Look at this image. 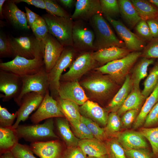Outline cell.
<instances>
[{"label":"cell","mask_w":158,"mask_h":158,"mask_svg":"<svg viewBox=\"0 0 158 158\" xmlns=\"http://www.w3.org/2000/svg\"><path fill=\"white\" fill-rule=\"evenodd\" d=\"M158 83V61L151 69L144 83V88L141 92L146 99L156 87Z\"/></svg>","instance_id":"obj_35"},{"label":"cell","mask_w":158,"mask_h":158,"mask_svg":"<svg viewBox=\"0 0 158 158\" xmlns=\"http://www.w3.org/2000/svg\"><path fill=\"white\" fill-rule=\"evenodd\" d=\"M122 127L121 118L116 112L109 113L107 124L104 128L108 138L113 137L120 132Z\"/></svg>","instance_id":"obj_37"},{"label":"cell","mask_w":158,"mask_h":158,"mask_svg":"<svg viewBox=\"0 0 158 158\" xmlns=\"http://www.w3.org/2000/svg\"><path fill=\"white\" fill-rule=\"evenodd\" d=\"M65 47L56 63L48 73L49 90L51 95L56 99L59 96L60 78L63 71L72 64L75 55L74 49Z\"/></svg>","instance_id":"obj_8"},{"label":"cell","mask_w":158,"mask_h":158,"mask_svg":"<svg viewBox=\"0 0 158 158\" xmlns=\"http://www.w3.org/2000/svg\"><path fill=\"white\" fill-rule=\"evenodd\" d=\"M45 95L35 92H31L25 95L22 98L18 110L15 123L12 126L16 129L21 121L27 120L29 115L37 109L42 101Z\"/></svg>","instance_id":"obj_16"},{"label":"cell","mask_w":158,"mask_h":158,"mask_svg":"<svg viewBox=\"0 0 158 158\" xmlns=\"http://www.w3.org/2000/svg\"><path fill=\"white\" fill-rule=\"evenodd\" d=\"M104 142L108 158H127L124 149L115 138H108Z\"/></svg>","instance_id":"obj_34"},{"label":"cell","mask_w":158,"mask_h":158,"mask_svg":"<svg viewBox=\"0 0 158 158\" xmlns=\"http://www.w3.org/2000/svg\"><path fill=\"white\" fill-rule=\"evenodd\" d=\"M143 127L152 128L158 126V102L147 116Z\"/></svg>","instance_id":"obj_48"},{"label":"cell","mask_w":158,"mask_h":158,"mask_svg":"<svg viewBox=\"0 0 158 158\" xmlns=\"http://www.w3.org/2000/svg\"><path fill=\"white\" fill-rule=\"evenodd\" d=\"M127 158H154L152 152L148 149L124 150Z\"/></svg>","instance_id":"obj_49"},{"label":"cell","mask_w":158,"mask_h":158,"mask_svg":"<svg viewBox=\"0 0 158 158\" xmlns=\"http://www.w3.org/2000/svg\"><path fill=\"white\" fill-rule=\"evenodd\" d=\"M150 142L154 158H158V126L142 127L138 131Z\"/></svg>","instance_id":"obj_36"},{"label":"cell","mask_w":158,"mask_h":158,"mask_svg":"<svg viewBox=\"0 0 158 158\" xmlns=\"http://www.w3.org/2000/svg\"><path fill=\"white\" fill-rule=\"evenodd\" d=\"M55 99L61 111L69 122L80 120L81 116L78 105L72 101L62 99L59 96Z\"/></svg>","instance_id":"obj_32"},{"label":"cell","mask_w":158,"mask_h":158,"mask_svg":"<svg viewBox=\"0 0 158 158\" xmlns=\"http://www.w3.org/2000/svg\"><path fill=\"white\" fill-rule=\"evenodd\" d=\"M146 99L140 89L132 87L130 92L116 112L120 116L129 110L140 109Z\"/></svg>","instance_id":"obj_29"},{"label":"cell","mask_w":158,"mask_h":158,"mask_svg":"<svg viewBox=\"0 0 158 158\" xmlns=\"http://www.w3.org/2000/svg\"><path fill=\"white\" fill-rule=\"evenodd\" d=\"M102 13L105 16L112 17L120 13L118 1L116 0H99Z\"/></svg>","instance_id":"obj_40"},{"label":"cell","mask_w":158,"mask_h":158,"mask_svg":"<svg viewBox=\"0 0 158 158\" xmlns=\"http://www.w3.org/2000/svg\"><path fill=\"white\" fill-rule=\"evenodd\" d=\"M44 66L43 58L28 59L19 56L10 61L0 63V69L11 72L21 77L36 73Z\"/></svg>","instance_id":"obj_7"},{"label":"cell","mask_w":158,"mask_h":158,"mask_svg":"<svg viewBox=\"0 0 158 158\" xmlns=\"http://www.w3.org/2000/svg\"><path fill=\"white\" fill-rule=\"evenodd\" d=\"M55 118L58 133L66 147L78 146L80 140L72 132L68 120L65 117Z\"/></svg>","instance_id":"obj_25"},{"label":"cell","mask_w":158,"mask_h":158,"mask_svg":"<svg viewBox=\"0 0 158 158\" xmlns=\"http://www.w3.org/2000/svg\"><path fill=\"white\" fill-rule=\"evenodd\" d=\"M3 13L4 19L9 25L20 29H30L26 13L20 9L13 0L5 2L3 6Z\"/></svg>","instance_id":"obj_19"},{"label":"cell","mask_w":158,"mask_h":158,"mask_svg":"<svg viewBox=\"0 0 158 158\" xmlns=\"http://www.w3.org/2000/svg\"><path fill=\"white\" fill-rule=\"evenodd\" d=\"M79 110L81 116L92 120L99 125L106 126L108 113L97 103L88 100L79 107Z\"/></svg>","instance_id":"obj_22"},{"label":"cell","mask_w":158,"mask_h":158,"mask_svg":"<svg viewBox=\"0 0 158 158\" xmlns=\"http://www.w3.org/2000/svg\"><path fill=\"white\" fill-rule=\"evenodd\" d=\"M131 52L126 48L112 47L92 52V55L98 63L104 65L123 58Z\"/></svg>","instance_id":"obj_23"},{"label":"cell","mask_w":158,"mask_h":158,"mask_svg":"<svg viewBox=\"0 0 158 158\" xmlns=\"http://www.w3.org/2000/svg\"><path fill=\"white\" fill-rule=\"evenodd\" d=\"M78 146L88 156L101 157L107 155L104 142L95 138L80 140Z\"/></svg>","instance_id":"obj_26"},{"label":"cell","mask_w":158,"mask_h":158,"mask_svg":"<svg viewBox=\"0 0 158 158\" xmlns=\"http://www.w3.org/2000/svg\"><path fill=\"white\" fill-rule=\"evenodd\" d=\"M115 138L124 150L149 149L145 138L138 131L126 130L119 132L113 137Z\"/></svg>","instance_id":"obj_20"},{"label":"cell","mask_w":158,"mask_h":158,"mask_svg":"<svg viewBox=\"0 0 158 158\" xmlns=\"http://www.w3.org/2000/svg\"><path fill=\"white\" fill-rule=\"evenodd\" d=\"M42 17L47 23L49 33L65 47H73L72 33L74 22L71 17L64 18L49 13Z\"/></svg>","instance_id":"obj_6"},{"label":"cell","mask_w":158,"mask_h":158,"mask_svg":"<svg viewBox=\"0 0 158 158\" xmlns=\"http://www.w3.org/2000/svg\"><path fill=\"white\" fill-rule=\"evenodd\" d=\"M12 49L13 59L17 56L28 59L36 58L43 59L44 45L43 41L35 37L29 36L14 37L8 36Z\"/></svg>","instance_id":"obj_5"},{"label":"cell","mask_w":158,"mask_h":158,"mask_svg":"<svg viewBox=\"0 0 158 158\" xmlns=\"http://www.w3.org/2000/svg\"><path fill=\"white\" fill-rule=\"evenodd\" d=\"M140 109L130 110L124 113L121 118L122 127L128 128L134 123L139 112Z\"/></svg>","instance_id":"obj_50"},{"label":"cell","mask_w":158,"mask_h":158,"mask_svg":"<svg viewBox=\"0 0 158 158\" xmlns=\"http://www.w3.org/2000/svg\"><path fill=\"white\" fill-rule=\"evenodd\" d=\"M21 77L11 72L0 69V97L3 102L14 100L20 95L22 89Z\"/></svg>","instance_id":"obj_11"},{"label":"cell","mask_w":158,"mask_h":158,"mask_svg":"<svg viewBox=\"0 0 158 158\" xmlns=\"http://www.w3.org/2000/svg\"><path fill=\"white\" fill-rule=\"evenodd\" d=\"M59 117H65L57 101L50 95L48 90L40 105L30 119L33 124H36L44 120Z\"/></svg>","instance_id":"obj_13"},{"label":"cell","mask_w":158,"mask_h":158,"mask_svg":"<svg viewBox=\"0 0 158 158\" xmlns=\"http://www.w3.org/2000/svg\"><path fill=\"white\" fill-rule=\"evenodd\" d=\"M58 1L65 7L71 8L73 6L75 1L73 0H60Z\"/></svg>","instance_id":"obj_55"},{"label":"cell","mask_w":158,"mask_h":158,"mask_svg":"<svg viewBox=\"0 0 158 158\" xmlns=\"http://www.w3.org/2000/svg\"><path fill=\"white\" fill-rule=\"evenodd\" d=\"M89 23L95 34L94 50L112 47L126 48L124 42L117 37L102 13L93 16Z\"/></svg>","instance_id":"obj_1"},{"label":"cell","mask_w":158,"mask_h":158,"mask_svg":"<svg viewBox=\"0 0 158 158\" xmlns=\"http://www.w3.org/2000/svg\"><path fill=\"white\" fill-rule=\"evenodd\" d=\"M0 158H17L11 151H9L0 154Z\"/></svg>","instance_id":"obj_56"},{"label":"cell","mask_w":158,"mask_h":158,"mask_svg":"<svg viewBox=\"0 0 158 158\" xmlns=\"http://www.w3.org/2000/svg\"><path fill=\"white\" fill-rule=\"evenodd\" d=\"M13 1L16 4L23 2L29 5H32L38 8L46 9L44 0H13Z\"/></svg>","instance_id":"obj_52"},{"label":"cell","mask_w":158,"mask_h":158,"mask_svg":"<svg viewBox=\"0 0 158 158\" xmlns=\"http://www.w3.org/2000/svg\"><path fill=\"white\" fill-rule=\"evenodd\" d=\"M140 57L158 59V38H153L148 42L143 50Z\"/></svg>","instance_id":"obj_43"},{"label":"cell","mask_w":158,"mask_h":158,"mask_svg":"<svg viewBox=\"0 0 158 158\" xmlns=\"http://www.w3.org/2000/svg\"><path fill=\"white\" fill-rule=\"evenodd\" d=\"M21 78L23 83L21 91L18 97L14 100L19 106L22 98L26 94L35 92L45 95L49 90L48 73L45 66L36 73Z\"/></svg>","instance_id":"obj_9"},{"label":"cell","mask_w":158,"mask_h":158,"mask_svg":"<svg viewBox=\"0 0 158 158\" xmlns=\"http://www.w3.org/2000/svg\"><path fill=\"white\" fill-rule=\"evenodd\" d=\"M105 16L123 41L126 49L132 52L143 50L146 46L145 41L132 32L120 21L108 16Z\"/></svg>","instance_id":"obj_12"},{"label":"cell","mask_w":158,"mask_h":158,"mask_svg":"<svg viewBox=\"0 0 158 158\" xmlns=\"http://www.w3.org/2000/svg\"><path fill=\"white\" fill-rule=\"evenodd\" d=\"M158 102V83L151 93L145 100L135 121L138 126H142L145 118L154 105Z\"/></svg>","instance_id":"obj_33"},{"label":"cell","mask_w":158,"mask_h":158,"mask_svg":"<svg viewBox=\"0 0 158 158\" xmlns=\"http://www.w3.org/2000/svg\"><path fill=\"white\" fill-rule=\"evenodd\" d=\"M6 1V0H0V18L1 19H4L3 13V6Z\"/></svg>","instance_id":"obj_57"},{"label":"cell","mask_w":158,"mask_h":158,"mask_svg":"<svg viewBox=\"0 0 158 158\" xmlns=\"http://www.w3.org/2000/svg\"><path fill=\"white\" fill-rule=\"evenodd\" d=\"M148 1L158 9V0H149Z\"/></svg>","instance_id":"obj_58"},{"label":"cell","mask_w":158,"mask_h":158,"mask_svg":"<svg viewBox=\"0 0 158 158\" xmlns=\"http://www.w3.org/2000/svg\"><path fill=\"white\" fill-rule=\"evenodd\" d=\"M141 51H132L121 59L109 62L95 70L109 75L117 84L124 81L129 72L140 57Z\"/></svg>","instance_id":"obj_4"},{"label":"cell","mask_w":158,"mask_h":158,"mask_svg":"<svg viewBox=\"0 0 158 158\" xmlns=\"http://www.w3.org/2000/svg\"><path fill=\"white\" fill-rule=\"evenodd\" d=\"M54 128V121L50 118L42 124L19 125L15 129L19 139L32 143L59 139Z\"/></svg>","instance_id":"obj_2"},{"label":"cell","mask_w":158,"mask_h":158,"mask_svg":"<svg viewBox=\"0 0 158 158\" xmlns=\"http://www.w3.org/2000/svg\"><path fill=\"white\" fill-rule=\"evenodd\" d=\"M17 116V111L11 114L7 109L0 105V127H12Z\"/></svg>","instance_id":"obj_45"},{"label":"cell","mask_w":158,"mask_h":158,"mask_svg":"<svg viewBox=\"0 0 158 158\" xmlns=\"http://www.w3.org/2000/svg\"><path fill=\"white\" fill-rule=\"evenodd\" d=\"M130 1L142 20L147 21L158 18V9L148 0Z\"/></svg>","instance_id":"obj_31"},{"label":"cell","mask_w":158,"mask_h":158,"mask_svg":"<svg viewBox=\"0 0 158 158\" xmlns=\"http://www.w3.org/2000/svg\"><path fill=\"white\" fill-rule=\"evenodd\" d=\"M30 146L40 158H62L66 149L59 139L31 143Z\"/></svg>","instance_id":"obj_15"},{"label":"cell","mask_w":158,"mask_h":158,"mask_svg":"<svg viewBox=\"0 0 158 158\" xmlns=\"http://www.w3.org/2000/svg\"><path fill=\"white\" fill-rule=\"evenodd\" d=\"M86 158H108L107 155L101 157H96L87 156Z\"/></svg>","instance_id":"obj_59"},{"label":"cell","mask_w":158,"mask_h":158,"mask_svg":"<svg viewBox=\"0 0 158 158\" xmlns=\"http://www.w3.org/2000/svg\"><path fill=\"white\" fill-rule=\"evenodd\" d=\"M157 19L158 20V18H157Z\"/></svg>","instance_id":"obj_60"},{"label":"cell","mask_w":158,"mask_h":158,"mask_svg":"<svg viewBox=\"0 0 158 158\" xmlns=\"http://www.w3.org/2000/svg\"><path fill=\"white\" fill-rule=\"evenodd\" d=\"M99 13H102L99 0H78L71 17L73 20H87Z\"/></svg>","instance_id":"obj_21"},{"label":"cell","mask_w":158,"mask_h":158,"mask_svg":"<svg viewBox=\"0 0 158 158\" xmlns=\"http://www.w3.org/2000/svg\"><path fill=\"white\" fill-rule=\"evenodd\" d=\"M72 37L74 49L83 51L94 50V32L81 21L74 22Z\"/></svg>","instance_id":"obj_14"},{"label":"cell","mask_w":158,"mask_h":158,"mask_svg":"<svg viewBox=\"0 0 158 158\" xmlns=\"http://www.w3.org/2000/svg\"><path fill=\"white\" fill-rule=\"evenodd\" d=\"M28 23L30 28H31L34 23L40 16L32 11L27 7H25Z\"/></svg>","instance_id":"obj_54"},{"label":"cell","mask_w":158,"mask_h":158,"mask_svg":"<svg viewBox=\"0 0 158 158\" xmlns=\"http://www.w3.org/2000/svg\"><path fill=\"white\" fill-rule=\"evenodd\" d=\"M120 13L122 18L130 28L135 27L141 20L130 0H118Z\"/></svg>","instance_id":"obj_28"},{"label":"cell","mask_w":158,"mask_h":158,"mask_svg":"<svg viewBox=\"0 0 158 158\" xmlns=\"http://www.w3.org/2000/svg\"></svg>","instance_id":"obj_61"},{"label":"cell","mask_w":158,"mask_h":158,"mask_svg":"<svg viewBox=\"0 0 158 158\" xmlns=\"http://www.w3.org/2000/svg\"><path fill=\"white\" fill-rule=\"evenodd\" d=\"M46 9L48 13L56 16L68 18L70 16L64 9L54 0H44Z\"/></svg>","instance_id":"obj_44"},{"label":"cell","mask_w":158,"mask_h":158,"mask_svg":"<svg viewBox=\"0 0 158 158\" xmlns=\"http://www.w3.org/2000/svg\"><path fill=\"white\" fill-rule=\"evenodd\" d=\"M80 84L90 96L99 101L104 100L110 97L117 84L109 75L101 73L89 77Z\"/></svg>","instance_id":"obj_3"},{"label":"cell","mask_w":158,"mask_h":158,"mask_svg":"<svg viewBox=\"0 0 158 158\" xmlns=\"http://www.w3.org/2000/svg\"><path fill=\"white\" fill-rule=\"evenodd\" d=\"M97 63L92 52H84L72 63L67 72L62 75L60 81H78L83 75L95 68Z\"/></svg>","instance_id":"obj_10"},{"label":"cell","mask_w":158,"mask_h":158,"mask_svg":"<svg viewBox=\"0 0 158 158\" xmlns=\"http://www.w3.org/2000/svg\"><path fill=\"white\" fill-rule=\"evenodd\" d=\"M87 156L78 146L66 147L62 158H86Z\"/></svg>","instance_id":"obj_51"},{"label":"cell","mask_w":158,"mask_h":158,"mask_svg":"<svg viewBox=\"0 0 158 158\" xmlns=\"http://www.w3.org/2000/svg\"><path fill=\"white\" fill-rule=\"evenodd\" d=\"M19 139L16 129L12 126L9 127H0V152L1 154L11 151L18 143Z\"/></svg>","instance_id":"obj_30"},{"label":"cell","mask_w":158,"mask_h":158,"mask_svg":"<svg viewBox=\"0 0 158 158\" xmlns=\"http://www.w3.org/2000/svg\"><path fill=\"white\" fill-rule=\"evenodd\" d=\"M34 36L38 40L43 41L49 32L48 27L44 19L40 16L31 28Z\"/></svg>","instance_id":"obj_41"},{"label":"cell","mask_w":158,"mask_h":158,"mask_svg":"<svg viewBox=\"0 0 158 158\" xmlns=\"http://www.w3.org/2000/svg\"><path fill=\"white\" fill-rule=\"evenodd\" d=\"M13 57V54L8 36L0 32V58Z\"/></svg>","instance_id":"obj_42"},{"label":"cell","mask_w":158,"mask_h":158,"mask_svg":"<svg viewBox=\"0 0 158 158\" xmlns=\"http://www.w3.org/2000/svg\"><path fill=\"white\" fill-rule=\"evenodd\" d=\"M154 38H158V20L157 19L147 21Z\"/></svg>","instance_id":"obj_53"},{"label":"cell","mask_w":158,"mask_h":158,"mask_svg":"<svg viewBox=\"0 0 158 158\" xmlns=\"http://www.w3.org/2000/svg\"><path fill=\"white\" fill-rule=\"evenodd\" d=\"M135 29L138 35L145 41L149 42L154 38L146 21L141 19L135 25Z\"/></svg>","instance_id":"obj_47"},{"label":"cell","mask_w":158,"mask_h":158,"mask_svg":"<svg viewBox=\"0 0 158 158\" xmlns=\"http://www.w3.org/2000/svg\"><path fill=\"white\" fill-rule=\"evenodd\" d=\"M69 122L71 126L73 134L80 140L94 138L87 126L80 120H74Z\"/></svg>","instance_id":"obj_38"},{"label":"cell","mask_w":158,"mask_h":158,"mask_svg":"<svg viewBox=\"0 0 158 158\" xmlns=\"http://www.w3.org/2000/svg\"><path fill=\"white\" fill-rule=\"evenodd\" d=\"M43 41L44 48L43 61L46 71L48 73L56 63L64 47L49 32Z\"/></svg>","instance_id":"obj_18"},{"label":"cell","mask_w":158,"mask_h":158,"mask_svg":"<svg viewBox=\"0 0 158 158\" xmlns=\"http://www.w3.org/2000/svg\"><path fill=\"white\" fill-rule=\"evenodd\" d=\"M59 96L81 106L89 100L88 97L78 81H60Z\"/></svg>","instance_id":"obj_17"},{"label":"cell","mask_w":158,"mask_h":158,"mask_svg":"<svg viewBox=\"0 0 158 158\" xmlns=\"http://www.w3.org/2000/svg\"><path fill=\"white\" fill-rule=\"evenodd\" d=\"M17 158H37L28 145L18 143L11 151Z\"/></svg>","instance_id":"obj_46"},{"label":"cell","mask_w":158,"mask_h":158,"mask_svg":"<svg viewBox=\"0 0 158 158\" xmlns=\"http://www.w3.org/2000/svg\"><path fill=\"white\" fill-rule=\"evenodd\" d=\"M133 87L131 76L128 74L123 83L115 95L105 109L108 112H117L124 103L130 92Z\"/></svg>","instance_id":"obj_24"},{"label":"cell","mask_w":158,"mask_h":158,"mask_svg":"<svg viewBox=\"0 0 158 158\" xmlns=\"http://www.w3.org/2000/svg\"><path fill=\"white\" fill-rule=\"evenodd\" d=\"M136 62L132 68L131 76L133 83V87L140 89L139 85L141 80L147 75L148 67L154 63V59L141 57Z\"/></svg>","instance_id":"obj_27"},{"label":"cell","mask_w":158,"mask_h":158,"mask_svg":"<svg viewBox=\"0 0 158 158\" xmlns=\"http://www.w3.org/2000/svg\"><path fill=\"white\" fill-rule=\"evenodd\" d=\"M80 121L87 126L95 138L103 142L108 138L104 128L100 127L98 124L92 120L81 116Z\"/></svg>","instance_id":"obj_39"}]
</instances>
